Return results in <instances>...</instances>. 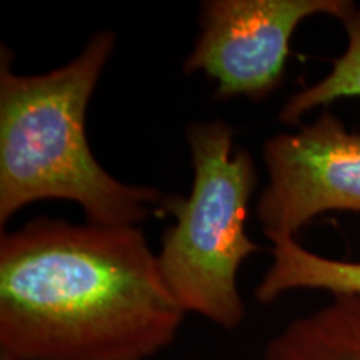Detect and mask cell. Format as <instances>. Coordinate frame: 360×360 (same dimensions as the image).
I'll return each instance as SVG.
<instances>
[{
  "mask_svg": "<svg viewBox=\"0 0 360 360\" xmlns=\"http://www.w3.org/2000/svg\"><path fill=\"white\" fill-rule=\"evenodd\" d=\"M186 315L139 225L35 217L0 236V357L148 360Z\"/></svg>",
  "mask_w": 360,
  "mask_h": 360,
  "instance_id": "obj_1",
  "label": "cell"
},
{
  "mask_svg": "<svg viewBox=\"0 0 360 360\" xmlns=\"http://www.w3.org/2000/svg\"><path fill=\"white\" fill-rule=\"evenodd\" d=\"M112 30L96 32L65 65L37 75L12 70L0 49V225L39 200L75 202L97 225H139L160 215L165 193L112 177L90 150L85 119L115 49Z\"/></svg>",
  "mask_w": 360,
  "mask_h": 360,
  "instance_id": "obj_2",
  "label": "cell"
},
{
  "mask_svg": "<svg viewBox=\"0 0 360 360\" xmlns=\"http://www.w3.org/2000/svg\"><path fill=\"white\" fill-rule=\"evenodd\" d=\"M236 129L224 120L193 122L186 130L193 182L187 197L165 193L159 212L174 215L157 262L170 294L186 314L224 330L245 319L238 269L260 245L247 236L250 199L259 184L254 157L236 147Z\"/></svg>",
  "mask_w": 360,
  "mask_h": 360,
  "instance_id": "obj_3",
  "label": "cell"
},
{
  "mask_svg": "<svg viewBox=\"0 0 360 360\" xmlns=\"http://www.w3.org/2000/svg\"><path fill=\"white\" fill-rule=\"evenodd\" d=\"M354 7L350 0H204L182 70L214 80L217 101L262 102L283 82L297 27L319 13L340 22Z\"/></svg>",
  "mask_w": 360,
  "mask_h": 360,
  "instance_id": "obj_4",
  "label": "cell"
},
{
  "mask_svg": "<svg viewBox=\"0 0 360 360\" xmlns=\"http://www.w3.org/2000/svg\"><path fill=\"white\" fill-rule=\"evenodd\" d=\"M262 159L267 186L255 212L272 242L295 238L321 214H360V132H350L332 112L267 139Z\"/></svg>",
  "mask_w": 360,
  "mask_h": 360,
  "instance_id": "obj_5",
  "label": "cell"
},
{
  "mask_svg": "<svg viewBox=\"0 0 360 360\" xmlns=\"http://www.w3.org/2000/svg\"><path fill=\"white\" fill-rule=\"evenodd\" d=\"M260 360H360V295H335L290 321L267 342Z\"/></svg>",
  "mask_w": 360,
  "mask_h": 360,
  "instance_id": "obj_6",
  "label": "cell"
},
{
  "mask_svg": "<svg viewBox=\"0 0 360 360\" xmlns=\"http://www.w3.org/2000/svg\"><path fill=\"white\" fill-rule=\"evenodd\" d=\"M272 264L255 287L259 304H272L292 290H326L360 295V262L327 259L304 249L294 237L272 242Z\"/></svg>",
  "mask_w": 360,
  "mask_h": 360,
  "instance_id": "obj_7",
  "label": "cell"
},
{
  "mask_svg": "<svg viewBox=\"0 0 360 360\" xmlns=\"http://www.w3.org/2000/svg\"><path fill=\"white\" fill-rule=\"evenodd\" d=\"M340 24L347 34V49L335 58L326 77L287 98L278 112L282 124L299 125L302 117L315 107H327L340 98L360 97V7H354Z\"/></svg>",
  "mask_w": 360,
  "mask_h": 360,
  "instance_id": "obj_8",
  "label": "cell"
},
{
  "mask_svg": "<svg viewBox=\"0 0 360 360\" xmlns=\"http://www.w3.org/2000/svg\"><path fill=\"white\" fill-rule=\"evenodd\" d=\"M0 360H8V359H6V357H0Z\"/></svg>",
  "mask_w": 360,
  "mask_h": 360,
  "instance_id": "obj_9",
  "label": "cell"
}]
</instances>
